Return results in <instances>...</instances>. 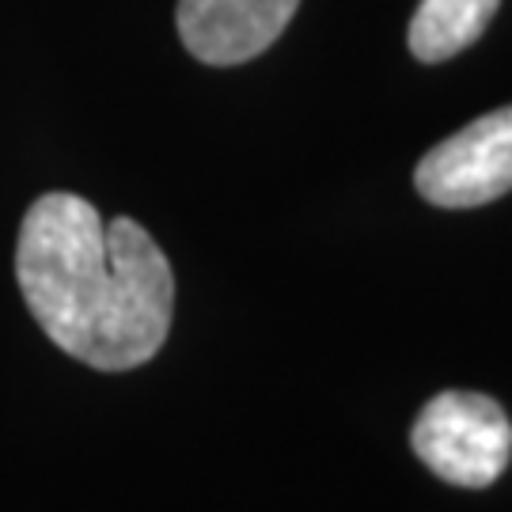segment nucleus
<instances>
[{
  "instance_id": "obj_1",
  "label": "nucleus",
  "mask_w": 512,
  "mask_h": 512,
  "mask_svg": "<svg viewBox=\"0 0 512 512\" xmlns=\"http://www.w3.org/2000/svg\"><path fill=\"white\" fill-rule=\"evenodd\" d=\"M16 281L35 323L99 372L152 361L171 330L175 274L133 217H99L76 194H42L19 224Z\"/></svg>"
},
{
  "instance_id": "obj_2",
  "label": "nucleus",
  "mask_w": 512,
  "mask_h": 512,
  "mask_svg": "<svg viewBox=\"0 0 512 512\" xmlns=\"http://www.w3.org/2000/svg\"><path fill=\"white\" fill-rule=\"evenodd\" d=\"M410 444L418 459L459 490H486L512 459V421L478 391H440L421 406Z\"/></svg>"
},
{
  "instance_id": "obj_3",
  "label": "nucleus",
  "mask_w": 512,
  "mask_h": 512,
  "mask_svg": "<svg viewBox=\"0 0 512 512\" xmlns=\"http://www.w3.org/2000/svg\"><path fill=\"white\" fill-rule=\"evenodd\" d=\"M414 186L437 209H475L512 190V107L490 110L429 148Z\"/></svg>"
},
{
  "instance_id": "obj_4",
  "label": "nucleus",
  "mask_w": 512,
  "mask_h": 512,
  "mask_svg": "<svg viewBox=\"0 0 512 512\" xmlns=\"http://www.w3.org/2000/svg\"><path fill=\"white\" fill-rule=\"evenodd\" d=\"M300 0H179L175 23L190 54L205 65H243L274 46Z\"/></svg>"
},
{
  "instance_id": "obj_5",
  "label": "nucleus",
  "mask_w": 512,
  "mask_h": 512,
  "mask_svg": "<svg viewBox=\"0 0 512 512\" xmlns=\"http://www.w3.org/2000/svg\"><path fill=\"white\" fill-rule=\"evenodd\" d=\"M497 4L501 0H421L406 31L410 54L425 65L463 54L490 27Z\"/></svg>"
}]
</instances>
